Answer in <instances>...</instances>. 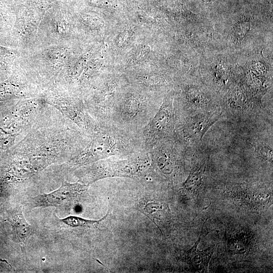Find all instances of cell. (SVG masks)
<instances>
[{
    "instance_id": "cell-1",
    "label": "cell",
    "mask_w": 273,
    "mask_h": 273,
    "mask_svg": "<svg viewBox=\"0 0 273 273\" xmlns=\"http://www.w3.org/2000/svg\"><path fill=\"white\" fill-rule=\"evenodd\" d=\"M90 145L72 162L80 166L92 162L115 156L129 155L145 151L138 135L128 133L112 125H103L92 136Z\"/></svg>"
},
{
    "instance_id": "cell-2",
    "label": "cell",
    "mask_w": 273,
    "mask_h": 273,
    "mask_svg": "<svg viewBox=\"0 0 273 273\" xmlns=\"http://www.w3.org/2000/svg\"><path fill=\"white\" fill-rule=\"evenodd\" d=\"M154 110L147 98L131 95L117 102L110 125L139 135L154 115Z\"/></svg>"
},
{
    "instance_id": "cell-3",
    "label": "cell",
    "mask_w": 273,
    "mask_h": 273,
    "mask_svg": "<svg viewBox=\"0 0 273 273\" xmlns=\"http://www.w3.org/2000/svg\"><path fill=\"white\" fill-rule=\"evenodd\" d=\"M150 167V157L147 151H141L129 155L124 160L112 158L95 164L86 174L89 183L112 176L141 177Z\"/></svg>"
},
{
    "instance_id": "cell-4",
    "label": "cell",
    "mask_w": 273,
    "mask_h": 273,
    "mask_svg": "<svg viewBox=\"0 0 273 273\" xmlns=\"http://www.w3.org/2000/svg\"><path fill=\"white\" fill-rule=\"evenodd\" d=\"M173 95L166 98L148 124L139 133L143 149L148 151L174 135Z\"/></svg>"
},
{
    "instance_id": "cell-5",
    "label": "cell",
    "mask_w": 273,
    "mask_h": 273,
    "mask_svg": "<svg viewBox=\"0 0 273 273\" xmlns=\"http://www.w3.org/2000/svg\"><path fill=\"white\" fill-rule=\"evenodd\" d=\"M86 190V186L78 183L72 184L64 181L59 188L52 192L31 197L29 206L31 208L67 207L79 198Z\"/></svg>"
},
{
    "instance_id": "cell-6",
    "label": "cell",
    "mask_w": 273,
    "mask_h": 273,
    "mask_svg": "<svg viewBox=\"0 0 273 273\" xmlns=\"http://www.w3.org/2000/svg\"><path fill=\"white\" fill-rule=\"evenodd\" d=\"M220 117V115L201 114L191 117L183 129L186 135L201 140L208 129Z\"/></svg>"
},
{
    "instance_id": "cell-7",
    "label": "cell",
    "mask_w": 273,
    "mask_h": 273,
    "mask_svg": "<svg viewBox=\"0 0 273 273\" xmlns=\"http://www.w3.org/2000/svg\"><path fill=\"white\" fill-rule=\"evenodd\" d=\"M10 219L15 238L23 246L33 233V228L25 219L21 206L16 208L11 213Z\"/></svg>"
},
{
    "instance_id": "cell-8",
    "label": "cell",
    "mask_w": 273,
    "mask_h": 273,
    "mask_svg": "<svg viewBox=\"0 0 273 273\" xmlns=\"http://www.w3.org/2000/svg\"><path fill=\"white\" fill-rule=\"evenodd\" d=\"M200 236L193 247L186 252L188 261L195 269L198 270L206 269L214 248L213 246L203 251L198 250L197 247L200 240Z\"/></svg>"
},
{
    "instance_id": "cell-9",
    "label": "cell",
    "mask_w": 273,
    "mask_h": 273,
    "mask_svg": "<svg viewBox=\"0 0 273 273\" xmlns=\"http://www.w3.org/2000/svg\"><path fill=\"white\" fill-rule=\"evenodd\" d=\"M143 212L155 223L164 220L168 216V206L164 203L152 202L147 203L142 209Z\"/></svg>"
},
{
    "instance_id": "cell-10",
    "label": "cell",
    "mask_w": 273,
    "mask_h": 273,
    "mask_svg": "<svg viewBox=\"0 0 273 273\" xmlns=\"http://www.w3.org/2000/svg\"><path fill=\"white\" fill-rule=\"evenodd\" d=\"M202 183V170L196 167L191 170L183 185L184 189L192 193L198 192Z\"/></svg>"
},
{
    "instance_id": "cell-11",
    "label": "cell",
    "mask_w": 273,
    "mask_h": 273,
    "mask_svg": "<svg viewBox=\"0 0 273 273\" xmlns=\"http://www.w3.org/2000/svg\"><path fill=\"white\" fill-rule=\"evenodd\" d=\"M107 215V214L99 220H89L79 217L69 216L60 219V221L65 225L71 227L93 228L97 226Z\"/></svg>"
},
{
    "instance_id": "cell-12",
    "label": "cell",
    "mask_w": 273,
    "mask_h": 273,
    "mask_svg": "<svg viewBox=\"0 0 273 273\" xmlns=\"http://www.w3.org/2000/svg\"><path fill=\"white\" fill-rule=\"evenodd\" d=\"M238 22L235 29L234 34L238 39H242L249 30L250 24L249 21L245 20Z\"/></svg>"
},
{
    "instance_id": "cell-13",
    "label": "cell",
    "mask_w": 273,
    "mask_h": 273,
    "mask_svg": "<svg viewBox=\"0 0 273 273\" xmlns=\"http://www.w3.org/2000/svg\"><path fill=\"white\" fill-rule=\"evenodd\" d=\"M188 97L191 102L198 106H202L205 103V99L202 94L195 88L190 89L188 94Z\"/></svg>"
},
{
    "instance_id": "cell-14",
    "label": "cell",
    "mask_w": 273,
    "mask_h": 273,
    "mask_svg": "<svg viewBox=\"0 0 273 273\" xmlns=\"http://www.w3.org/2000/svg\"><path fill=\"white\" fill-rule=\"evenodd\" d=\"M259 154L264 158L272 161V149L266 145H259L257 148Z\"/></svg>"
}]
</instances>
